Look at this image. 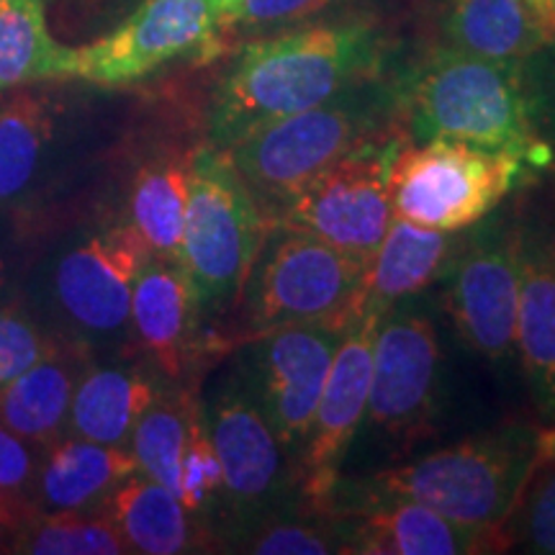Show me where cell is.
<instances>
[{
    "mask_svg": "<svg viewBox=\"0 0 555 555\" xmlns=\"http://www.w3.org/2000/svg\"><path fill=\"white\" fill-rule=\"evenodd\" d=\"M519 509H525L522 517V540L530 553L555 555V468L532 481L525 502Z\"/></svg>",
    "mask_w": 555,
    "mask_h": 555,
    "instance_id": "cell-36",
    "label": "cell"
},
{
    "mask_svg": "<svg viewBox=\"0 0 555 555\" xmlns=\"http://www.w3.org/2000/svg\"><path fill=\"white\" fill-rule=\"evenodd\" d=\"M270 227L229 152L208 142L193 152L178 262L201 311H219L240 301Z\"/></svg>",
    "mask_w": 555,
    "mask_h": 555,
    "instance_id": "cell-5",
    "label": "cell"
},
{
    "mask_svg": "<svg viewBox=\"0 0 555 555\" xmlns=\"http://www.w3.org/2000/svg\"><path fill=\"white\" fill-rule=\"evenodd\" d=\"M522 176V159L457 142L404 139L391 163L388 196L399 219L461 232L489 217Z\"/></svg>",
    "mask_w": 555,
    "mask_h": 555,
    "instance_id": "cell-7",
    "label": "cell"
},
{
    "mask_svg": "<svg viewBox=\"0 0 555 555\" xmlns=\"http://www.w3.org/2000/svg\"><path fill=\"white\" fill-rule=\"evenodd\" d=\"M224 489L221 478V463L217 450H214L211 437H208L204 406L198 404L196 414L191 420L189 442H185L183 461H180V486L178 499L183 502L191 515L204 512Z\"/></svg>",
    "mask_w": 555,
    "mask_h": 555,
    "instance_id": "cell-32",
    "label": "cell"
},
{
    "mask_svg": "<svg viewBox=\"0 0 555 555\" xmlns=\"http://www.w3.org/2000/svg\"><path fill=\"white\" fill-rule=\"evenodd\" d=\"M401 127L412 142L457 139L543 163L547 144L527 114L519 62L442 47L399 80Z\"/></svg>",
    "mask_w": 555,
    "mask_h": 555,
    "instance_id": "cell-3",
    "label": "cell"
},
{
    "mask_svg": "<svg viewBox=\"0 0 555 555\" xmlns=\"http://www.w3.org/2000/svg\"><path fill=\"white\" fill-rule=\"evenodd\" d=\"M16 530H18V525L13 522V519L0 515V551H5V547H9L13 532Z\"/></svg>",
    "mask_w": 555,
    "mask_h": 555,
    "instance_id": "cell-38",
    "label": "cell"
},
{
    "mask_svg": "<svg viewBox=\"0 0 555 555\" xmlns=\"http://www.w3.org/2000/svg\"><path fill=\"white\" fill-rule=\"evenodd\" d=\"M163 391L139 367H88L75 388L67 427L82 440L129 448L139 416Z\"/></svg>",
    "mask_w": 555,
    "mask_h": 555,
    "instance_id": "cell-22",
    "label": "cell"
},
{
    "mask_svg": "<svg viewBox=\"0 0 555 555\" xmlns=\"http://www.w3.org/2000/svg\"><path fill=\"white\" fill-rule=\"evenodd\" d=\"M555 461V427L506 425L433 450L406 466L339 478L327 517H345L373 504L409 502L453 522L512 538L527 491Z\"/></svg>",
    "mask_w": 555,
    "mask_h": 555,
    "instance_id": "cell-1",
    "label": "cell"
},
{
    "mask_svg": "<svg viewBox=\"0 0 555 555\" xmlns=\"http://www.w3.org/2000/svg\"><path fill=\"white\" fill-rule=\"evenodd\" d=\"M242 551L258 555H332L345 553V532L339 517L317 525L270 515L242 530Z\"/></svg>",
    "mask_w": 555,
    "mask_h": 555,
    "instance_id": "cell-30",
    "label": "cell"
},
{
    "mask_svg": "<svg viewBox=\"0 0 555 555\" xmlns=\"http://www.w3.org/2000/svg\"><path fill=\"white\" fill-rule=\"evenodd\" d=\"M397 127L399 82L373 75L317 106L258 129L227 152L270 217L319 172Z\"/></svg>",
    "mask_w": 555,
    "mask_h": 555,
    "instance_id": "cell-4",
    "label": "cell"
},
{
    "mask_svg": "<svg viewBox=\"0 0 555 555\" xmlns=\"http://www.w3.org/2000/svg\"><path fill=\"white\" fill-rule=\"evenodd\" d=\"M150 255L131 221L106 227L62 255L54 270L60 307L90 335H114L129 324L137 275Z\"/></svg>",
    "mask_w": 555,
    "mask_h": 555,
    "instance_id": "cell-15",
    "label": "cell"
},
{
    "mask_svg": "<svg viewBox=\"0 0 555 555\" xmlns=\"http://www.w3.org/2000/svg\"><path fill=\"white\" fill-rule=\"evenodd\" d=\"M37 476V455L29 442L0 425V515L18 527L39 515Z\"/></svg>",
    "mask_w": 555,
    "mask_h": 555,
    "instance_id": "cell-31",
    "label": "cell"
},
{
    "mask_svg": "<svg viewBox=\"0 0 555 555\" xmlns=\"http://www.w3.org/2000/svg\"><path fill=\"white\" fill-rule=\"evenodd\" d=\"M442 34L450 50L512 62L551 41L530 0H450Z\"/></svg>",
    "mask_w": 555,
    "mask_h": 555,
    "instance_id": "cell-23",
    "label": "cell"
},
{
    "mask_svg": "<svg viewBox=\"0 0 555 555\" xmlns=\"http://www.w3.org/2000/svg\"><path fill=\"white\" fill-rule=\"evenodd\" d=\"M67 78H73V47L52 37L44 3L0 0V93Z\"/></svg>",
    "mask_w": 555,
    "mask_h": 555,
    "instance_id": "cell-25",
    "label": "cell"
},
{
    "mask_svg": "<svg viewBox=\"0 0 555 555\" xmlns=\"http://www.w3.org/2000/svg\"><path fill=\"white\" fill-rule=\"evenodd\" d=\"M198 401L185 391H163L139 416L129 450L137 457L139 474L163 483L178 496L180 461L189 442L191 420Z\"/></svg>",
    "mask_w": 555,
    "mask_h": 555,
    "instance_id": "cell-28",
    "label": "cell"
},
{
    "mask_svg": "<svg viewBox=\"0 0 555 555\" xmlns=\"http://www.w3.org/2000/svg\"><path fill=\"white\" fill-rule=\"evenodd\" d=\"M103 509L119 527L131 553L176 555L193 551L191 512L183 502L144 474L129 476L111 491Z\"/></svg>",
    "mask_w": 555,
    "mask_h": 555,
    "instance_id": "cell-24",
    "label": "cell"
},
{
    "mask_svg": "<svg viewBox=\"0 0 555 555\" xmlns=\"http://www.w3.org/2000/svg\"><path fill=\"white\" fill-rule=\"evenodd\" d=\"M337 0H214L219 31L224 39L232 31H266L301 24Z\"/></svg>",
    "mask_w": 555,
    "mask_h": 555,
    "instance_id": "cell-33",
    "label": "cell"
},
{
    "mask_svg": "<svg viewBox=\"0 0 555 555\" xmlns=\"http://www.w3.org/2000/svg\"><path fill=\"white\" fill-rule=\"evenodd\" d=\"M386 41L367 21L311 24L245 44L221 78L208 114V144H234L270 124L380 75Z\"/></svg>",
    "mask_w": 555,
    "mask_h": 555,
    "instance_id": "cell-2",
    "label": "cell"
},
{
    "mask_svg": "<svg viewBox=\"0 0 555 555\" xmlns=\"http://www.w3.org/2000/svg\"><path fill=\"white\" fill-rule=\"evenodd\" d=\"M463 237L466 229L442 232V229H427L391 217L384 240L367 266L365 309L384 314L393 304L425 294L429 286L448 275Z\"/></svg>",
    "mask_w": 555,
    "mask_h": 555,
    "instance_id": "cell-18",
    "label": "cell"
},
{
    "mask_svg": "<svg viewBox=\"0 0 555 555\" xmlns=\"http://www.w3.org/2000/svg\"><path fill=\"white\" fill-rule=\"evenodd\" d=\"M356 322L288 324L253 337L245 376L291 463L301 455L330 365Z\"/></svg>",
    "mask_w": 555,
    "mask_h": 555,
    "instance_id": "cell-12",
    "label": "cell"
},
{
    "mask_svg": "<svg viewBox=\"0 0 555 555\" xmlns=\"http://www.w3.org/2000/svg\"><path fill=\"white\" fill-rule=\"evenodd\" d=\"M404 127L373 139L311 178L270 214V224L307 232L311 237L371 262L391 221L388 178Z\"/></svg>",
    "mask_w": 555,
    "mask_h": 555,
    "instance_id": "cell-8",
    "label": "cell"
},
{
    "mask_svg": "<svg viewBox=\"0 0 555 555\" xmlns=\"http://www.w3.org/2000/svg\"><path fill=\"white\" fill-rule=\"evenodd\" d=\"M139 474L129 448L67 437L47 448L37 476L39 512H82L103 504L116 486Z\"/></svg>",
    "mask_w": 555,
    "mask_h": 555,
    "instance_id": "cell-21",
    "label": "cell"
},
{
    "mask_svg": "<svg viewBox=\"0 0 555 555\" xmlns=\"http://www.w3.org/2000/svg\"><path fill=\"white\" fill-rule=\"evenodd\" d=\"M380 317H384L380 311L365 309L347 330L324 380L307 446L296 461L294 483L304 504L317 517L330 515L332 496L343 478L345 457L350 453L358 429L365 425L373 339H376Z\"/></svg>",
    "mask_w": 555,
    "mask_h": 555,
    "instance_id": "cell-13",
    "label": "cell"
},
{
    "mask_svg": "<svg viewBox=\"0 0 555 555\" xmlns=\"http://www.w3.org/2000/svg\"><path fill=\"white\" fill-rule=\"evenodd\" d=\"M5 283V266H3V260H0V286H3Z\"/></svg>",
    "mask_w": 555,
    "mask_h": 555,
    "instance_id": "cell-39",
    "label": "cell"
},
{
    "mask_svg": "<svg viewBox=\"0 0 555 555\" xmlns=\"http://www.w3.org/2000/svg\"><path fill=\"white\" fill-rule=\"evenodd\" d=\"M201 307L178 260L150 255L131 294L129 324L157 371L170 380L183 378L196 345Z\"/></svg>",
    "mask_w": 555,
    "mask_h": 555,
    "instance_id": "cell-17",
    "label": "cell"
},
{
    "mask_svg": "<svg viewBox=\"0 0 555 555\" xmlns=\"http://www.w3.org/2000/svg\"><path fill=\"white\" fill-rule=\"evenodd\" d=\"M88 367L80 345L57 343L50 356L0 388V425L29 446H54L67 427L75 388Z\"/></svg>",
    "mask_w": 555,
    "mask_h": 555,
    "instance_id": "cell-19",
    "label": "cell"
},
{
    "mask_svg": "<svg viewBox=\"0 0 555 555\" xmlns=\"http://www.w3.org/2000/svg\"><path fill=\"white\" fill-rule=\"evenodd\" d=\"M54 131V108L47 95L16 90L0 101V204L31 183Z\"/></svg>",
    "mask_w": 555,
    "mask_h": 555,
    "instance_id": "cell-27",
    "label": "cell"
},
{
    "mask_svg": "<svg viewBox=\"0 0 555 555\" xmlns=\"http://www.w3.org/2000/svg\"><path fill=\"white\" fill-rule=\"evenodd\" d=\"M57 347V339L47 337L24 311L0 309V388L29 371Z\"/></svg>",
    "mask_w": 555,
    "mask_h": 555,
    "instance_id": "cell-34",
    "label": "cell"
},
{
    "mask_svg": "<svg viewBox=\"0 0 555 555\" xmlns=\"http://www.w3.org/2000/svg\"><path fill=\"white\" fill-rule=\"evenodd\" d=\"M527 114L547 147H555V39L519 60Z\"/></svg>",
    "mask_w": 555,
    "mask_h": 555,
    "instance_id": "cell-35",
    "label": "cell"
},
{
    "mask_svg": "<svg viewBox=\"0 0 555 555\" xmlns=\"http://www.w3.org/2000/svg\"><path fill=\"white\" fill-rule=\"evenodd\" d=\"M553 39H555V21H553Z\"/></svg>",
    "mask_w": 555,
    "mask_h": 555,
    "instance_id": "cell-40",
    "label": "cell"
},
{
    "mask_svg": "<svg viewBox=\"0 0 555 555\" xmlns=\"http://www.w3.org/2000/svg\"><path fill=\"white\" fill-rule=\"evenodd\" d=\"M532 5H535V11L540 13V18H543L547 34H551V41H553V21H555V0H530Z\"/></svg>",
    "mask_w": 555,
    "mask_h": 555,
    "instance_id": "cell-37",
    "label": "cell"
},
{
    "mask_svg": "<svg viewBox=\"0 0 555 555\" xmlns=\"http://www.w3.org/2000/svg\"><path fill=\"white\" fill-rule=\"evenodd\" d=\"M5 553L121 555L131 553L106 512H39L13 532Z\"/></svg>",
    "mask_w": 555,
    "mask_h": 555,
    "instance_id": "cell-29",
    "label": "cell"
},
{
    "mask_svg": "<svg viewBox=\"0 0 555 555\" xmlns=\"http://www.w3.org/2000/svg\"><path fill=\"white\" fill-rule=\"evenodd\" d=\"M345 553L356 555H470L506 551L502 532L478 530L422 504L386 502L339 517Z\"/></svg>",
    "mask_w": 555,
    "mask_h": 555,
    "instance_id": "cell-16",
    "label": "cell"
},
{
    "mask_svg": "<svg viewBox=\"0 0 555 555\" xmlns=\"http://www.w3.org/2000/svg\"><path fill=\"white\" fill-rule=\"evenodd\" d=\"M224 47L214 0H142L114 31L73 50V78L121 88L168 62L217 57Z\"/></svg>",
    "mask_w": 555,
    "mask_h": 555,
    "instance_id": "cell-9",
    "label": "cell"
},
{
    "mask_svg": "<svg viewBox=\"0 0 555 555\" xmlns=\"http://www.w3.org/2000/svg\"><path fill=\"white\" fill-rule=\"evenodd\" d=\"M191 155L157 157L137 172L131 185V224L157 258L180 260L189 208Z\"/></svg>",
    "mask_w": 555,
    "mask_h": 555,
    "instance_id": "cell-26",
    "label": "cell"
},
{
    "mask_svg": "<svg viewBox=\"0 0 555 555\" xmlns=\"http://www.w3.org/2000/svg\"><path fill=\"white\" fill-rule=\"evenodd\" d=\"M440 365L433 319L412 298L384 311L373 339L365 425L388 440L412 446L435 416Z\"/></svg>",
    "mask_w": 555,
    "mask_h": 555,
    "instance_id": "cell-10",
    "label": "cell"
},
{
    "mask_svg": "<svg viewBox=\"0 0 555 555\" xmlns=\"http://www.w3.org/2000/svg\"><path fill=\"white\" fill-rule=\"evenodd\" d=\"M515 350L522 360L532 399L545 420H555V253L522 237Z\"/></svg>",
    "mask_w": 555,
    "mask_h": 555,
    "instance_id": "cell-20",
    "label": "cell"
},
{
    "mask_svg": "<svg viewBox=\"0 0 555 555\" xmlns=\"http://www.w3.org/2000/svg\"><path fill=\"white\" fill-rule=\"evenodd\" d=\"M204 420L221 463L229 506L242 530L273 515L278 496L294 483V463L270 427L245 371L232 373L217 388Z\"/></svg>",
    "mask_w": 555,
    "mask_h": 555,
    "instance_id": "cell-14",
    "label": "cell"
},
{
    "mask_svg": "<svg viewBox=\"0 0 555 555\" xmlns=\"http://www.w3.org/2000/svg\"><path fill=\"white\" fill-rule=\"evenodd\" d=\"M367 266L307 232L273 224L242 294L249 339L288 324L356 322L365 311Z\"/></svg>",
    "mask_w": 555,
    "mask_h": 555,
    "instance_id": "cell-6",
    "label": "cell"
},
{
    "mask_svg": "<svg viewBox=\"0 0 555 555\" xmlns=\"http://www.w3.org/2000/svg\"><path fill=\"white\" fill-rule=\"evenodd\" d=\"M519 255L515 229L489 221L468 227L453 266L442 281L446 309L463 343L491 363L515 356L519 307Z\"/></svg>",
    "mask_w": 555,
    "mask_h": 555,
    "instance_id": "cell-11",
    "label": "cell"
}]
</instances>
